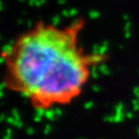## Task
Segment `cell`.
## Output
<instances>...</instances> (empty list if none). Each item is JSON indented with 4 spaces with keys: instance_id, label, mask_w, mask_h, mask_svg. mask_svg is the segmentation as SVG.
<instances>
[{
    "instance_id": "cell-1",
    "label": "cell",
    "mask_w": 139,
    "mask_h": 139,
    "mask_svg": "<svg viewBox=\"0 0 139 139\" xmlns=\"http://www.w3.org/2000/svg\"><path fill=\"white\" fill-rule=\"evenodd\" d=\"M82 17L65 25L39 20L2 51L3 83L39 111L67 106L83 94L107 55L85 50Z\"/></svg>"
}]
</instances>
